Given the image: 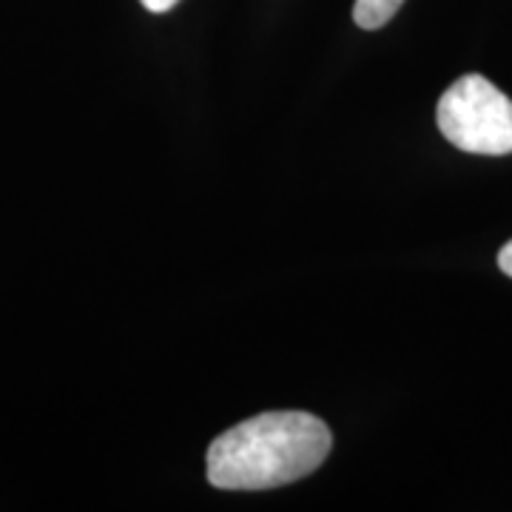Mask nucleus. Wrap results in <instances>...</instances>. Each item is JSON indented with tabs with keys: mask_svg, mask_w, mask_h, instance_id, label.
Listing matches in <instances>:
<instances>
[{
	"mask_svg": "<svg viewBox=\"0 0 512 512\" xmlns=\"http://www.w3.org/2000/svg\"><path fill=\"white\" fill-rule=\"evenodd\" d=\"M404 0H356L353 6V20L356 26H362L367 32L382 29L384 23H390L393 15L402 9Z\"/></svg>",
	"mask_w": 512,
	"mask_h": 512,
	"instance_id": "nucleus-3",
	"label": "nucleus"
},
{
	"mask_svg": "<svg viewBox=\"0 0 512 512\" xmlns=\"http://www.w3.org/2000/svg\"><path fill=\"white\" fill-rule=\"evenodd\" d=\"M436 123L458 151L481 157L512 154V100L481 74H464L441 94Z\"/></svg>",
	"mask_w": 512,
	"mask_h": 512,
	"instance_id": "nucleus-2",
	"label": "nucleus"
},
{
	"mask_svg": "<svg viewBox=\"0 0 512 512\" xmlns=\"http://www.w3.org/2000/svg\"><path fill=\"white\" fill-rule=\"evenodd\" d=\"M143 6H146L148 12H154V15H163V12H171L180 0H140Z\"/></svg>",
	"mask_w": 512,
	"mask_h": 512,
	"instance_id": "nucleus-4",
	"label": "nucleus"
},
{
	"mask_svg": "<svg viewBox=\"0 0 512 512\" xmlns=\"http://www.w3.org/2000/svg\"><path fill=\"white\" fill-rule=\"evenodd\" d=\"M498 268H501V274H507L512 279V239L498 251Z\"/></svg>",
	"mask_w": 512,
	"mask_h": 512,
	"instance_id": "nucleus-5",
	"label": "nucleus"
},
{
	"mask_svg": "<svg viewBox=\"0 0 512 512\" xmlns=\"http://www.w3.org/2000/svg\"><path fill=\"white\" fill-rule=\"evenodd\" d=\"M330 447V427L311 413H259L211 441L205 470L217 490H274L311 476Z\"/></svg>",
	"mask_w": 512,
	"mask_h": 512,
	"instance_id": "nucleus-1",
	"label": "nucleus"
}]
</instances>
